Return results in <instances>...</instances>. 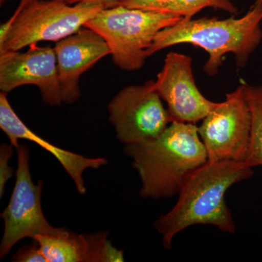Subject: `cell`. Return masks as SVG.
Returning a JSON list of instances; mask_svg holds the SVG:
<instances>
[{
    "mask_svg": "<svg viewBox=\"0 0 262 262\" xmlns=\"http://www.w3.org/2000/svg\"><path fill=\"white\" fill-rule=\"evenodd\" d=\"M253 175L246 163L207 161L187 179L178 201L153 224L163 236L164 248L170 249L179 232L194 225H212L222 232L234 233L235 225L225 194L229 188Z\"/></svg>",
    "mask_w": 262,
    "mask_h": 262,
    "instance_id": "6da1fadb",
    "label": "cell"
},
{
    "mask_svg": "<svg viewBox=\"0 0 262 262\" xmlns=\"http://www.w3.org/2000/svg\"><path fill=\"white\" fill-rule=\"evenodd\" d=\"M124 152L140 177V195L154 200L179 194L188 177L208 161L198 127L188 122H172L155 140L125 145Z\"/></svg>",
    "mask_w": 262,
    "mask_h": 262,
    "instance_id": "7a4b0ae2",
    "label": "cell"
},
{
    "mask_svg": "<svg viewBox=\"0 0 262 262\" xmlns=\"http://www.w3.org/2000/svg\"><path fill=\"white\" fill-rule=\"evenodd\" d=\"M261 21L262 0H255L239 18H184L158 32L148 57L176 45L191 44L208 53L203 71L210 77L218 73L227 53H232L236 64L243 68L261 42Z\"/></svg>",
    "mask_w": 262,
    "mask_h": 262,
    "instance_id": "3957f363",
    "label": "cell"
},
{
    "mask_svg": "<svg viewBox=\"0 0 262 262\" xmlns=\"http://www.w3.org/2000/svg\"><path fill=\"white\" fill-rule=\"evenodd\" d=\"M103 9L99 5L63 0H20L0 29V53L18 51L42 41L58 42L78 32Z\"/></svg>",
    "mask_w": 262,
    "mask_h": 262,
    "instance_id": "277c9868",
    "label": "cell"
},
{
    "mask_svg": "<svg viewBox=\"0 0 262 262\" xmlns=\"http://www.w3.org/2000/svg\"><path fill=\"white\" fill-rule=\"evenodd\" d=\"M183 19V17L170 13L144 11L117 5L103 8L84 27L104 39L117 67L134 72L144 67L148 58V50L158 32Z\"/></svg>",
    "mask_w": 262,
    "mask_h": 262,
    "instance_id": "5b68a950",
    "label": "cell"
},
{
    "mask_svg": "<svg viewBox=\"0 0 262 262\" xmlns=\"http://www.w3.org/2000/svg\"><path fill=\"white\" fill-rule=\"evenodd\" d=\"M202 121L198 133L206 147L208 161L246 163L252 115L243 84L226 95L225 101L219 103Z\"/></svg>",
    "mask_w": 262,
    "mask_h": 262,
    "instance_id": "8992f818",
    "label": "cell"
},
{
    "mask_svg": "<svg viewBox=\"0 0 262 262\" xmlns=\"http://www.w3.org/2000/svg\"><path fill=\"white\" fill-rule=\"evenodd\" d=\"M18 168L15 172V184L8 206L2 213L5 229L0 256L5 257L20 239H34L39 236L61 233L64 228L53 227L46 220L41 205V194L44 183L33 182L29 170L28 146L17 148Z\"/></svg>",
    "mask_w": 262,
    "mask_h": 262,
    "instance_id": "52a82bcc",
    "label": "cell"
},
{
    "mask_svg": "<svg viewBox=\"0 0 262 262\" xmlns=\"http://www.w3.org/2000/svg\"><path fill=\"white\" fill-rule=\"evenodd\" d=\"M153 83L127 86L108 103V120L125 145L155 140L172 122Z\"/></svg>",
    "mask_w": 262,
    "mask_h": 262,
    "instance_id": "ba28073f",
    "label": "cell"
},
{
    "mask_svg": "<svg viewBox=\"0 0 262 262\" xmlns=\"http://www.w3.org/2000/svg\"><path fill=\"white\" fill-rule=\"evenodd\" d=\"M153 88L168 105L172 122L194 123L203 120L219 103L201 94L192 70V58L177 52H169Z\"/></svg>",
    "mask_w": 262,
    "mask_h": 262,
    "instance_id": "9c48e42d",
    "label": "cell"
},
{
    "mask_svg": "<svg viewBox=\"0 0 262 262\" xmlns=\"http://www.w3.org/2000/svg\"><path fill=\"white\" fill-rule=\"evenodd\" d=\"M37 86L44 102L59 106L62 101L58 66L54 48L29 46L25 53H0V89L8 93L26 85Z\"/></svg>",
    "mask_w": 262,
    "mask_h": 262,
    "instance_id": "30bf717a",
    "label": "cell"
},
{
    "mask_svg": "<svg viewBox=\"0 0 262 262\" xmlns=\"http://www.w3.org/2000/svg\"><path fill=\"white\" fill-rule=\"evenodd\" d=\"M54 51L62 101L68 104L76 102L80 97V79L82 74L111 53L104 39L85 27L57 42Z\"/></svg>",
    "mask_w": 262,
    "mask_h": 262,
    "instance_id": "8fae6325",
    "label": "cell"
},
{
    "mask_svg": "<svg viewBox=\"0 0 262 262\" xmlns=\"http://www.w3.org/2000/svg\"><path fill=\"white\" fill-rule=\"evenodd\" d=\"M0 127L6 134L10 144L17 149L19 139L32 141L53 155L61 163L66 172L75 183L76 189L80 194H85L87 189L82 177L86 169H98L108 163L102 158H89L76 154L53 145L49 141L36 134L29 128L15 113L8 101L6 93L0 94Z\"/></svg>",
    "mask_w": 262,
    "mask_h": 262,
    "instance_id": "7c38bea8",
    "label": "cell"
},
{
    "mask_svg": "<svg viewBox=\"0 0 262 262\" xmlns=\"http://www.w3.org/2000/svg\"><path fill=\"white\" fill-rule=\"evenodd\" d=\"M106 231L77 234L64 229L58 234L39 236L35 241L48 262L124 261L123 251L108 239Z\"/></svg>",
    "mask_w": 262,
    "mask_h": 262,
    "instance_id": "4fadbf2b",
    "label": "cell"
},
{
    "mask_svg": "<svg viewBox=\"0 0 262 262\" xmlns=\"http://www.w3.org/2000/svg\"><path fill=\"white\" fill-rule=\"evenodd\" d=\"M252 115L251 146L246 163L262 166V86L242 84Z\"/></svg>",
    "mask_w": 262,
    "mask_h": 262,
    "instance_id": "5bb4252c",
    "label": "cell"
},
{
    "mask_svg": "<svg viewBox=\"0 0 262 262\" xmlns=\"http://www.w3.org/2000/svg\"><path fill=\"white\" fill-rule=\"evenodd\" d=\"M206 8L224 10L231 14H236L238 12L237 7L231 0H176L166 13L179 15L184 19H191Z\"/></svg>",
    "mask_w": 262,
    "mask_h": 262,
    "instance_id": "9a60e30c",
    "label": "cell"
},
{
    "mask_svg": "<svg viewBox=\"0 0 262 262\" xmlns=\"http://www.w3.org/2000/svg\"><path fill=\"white\" fill-rule=\"evenodd\" d=\"M175 1L176 0H122L117 5H121L131 9L166 13L167 10Z\"/></svg>",
    "mask_w": 262,
    "mask_h": 262,
    "instance_id": "2e32d148",
    "label": "cell"
},
{
    "mask_svg": "<svg viewBox=\"0 0 262 262\" xmlns=\"http://www.w3.org/2000/svg\"><path fill=\"white\" fill-rule=\"evenodd\" d=\"M14 146L12 144H1L0 146V198L5 194V185L14 174V169L10 166L9 161Z\"/></svg>",
    "mask_w": 262,
    "mask_h": 262,
    "instance_id": "e0dca14e",
    "label": "cell"
},
{
    "mask_svg": "<svg viewBox=\"0 0 262 262\" xmlns=\"http://www.w3.org/2000/svg\"><path fill=\"white\" fill-rule=\"evenodd\" d=\"M15 262H48L40 246L35 241L33 244L22 246L12 258Z\"/></svg>",
    "mask_w": 262,
    "mask_h": 262,
    "instance_id": "ac0fdd59",
    "label": "cell"
},
{
    "mask_svg": "<svg viewBox=\"0 0 262 262\" xmlns=\"http://www.w3.org/2000/svg\"><path fill=\"white\" fill-rule=\"evenodd\" d=\"M63 1L69 5L88 3V4L99 5V6L102 7L103 8H108L117 6L122 0H63Z\"/></svg>",
    "mask_w": 262,
    "mask_h": 262,
    "instance_id": "d6986e66",
    "label": "cell"
},
{
    "mask_svg": "<svg viewBox=\"0 0 262 262\" xmlns=\"http://www.w3.org/2000/svg\"><path fill=\"white\" fill-rule=\"evenodd\" d=\"M11 1V0H0V4L1 5L5 4V3H8V2Z\"/></svg>",
    "mask_w": 262,
    "mask_h": 262,
    "instance_id": "ffe728a7",
    "label": "cell"
}]
</instances>
